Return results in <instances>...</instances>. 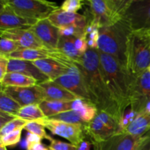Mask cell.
Returning <instances> with one entry per match:
<instances>
[{"instance_id": "bcb514c9", "label": "cell", "mask_w": 150, "mask_h": 150, "mask_svg": "<svg viewBox=\"0 0 150 150\" xmlns=\"http://www.w3.org/2000/svg\"><path fill=\"white\" fill-rule=\"evenodd\" d=\"M146 35H147V37H148V38H149V42H150V30H149V31H146Z\"/></svg>"}, {"instance_id": "ba28073f", "label": "cell", "mask_w": 150, "mask_h": 150, "mask_svg": "<svg viewBox=\"0 0 150 150\" xmlns=\"http://www.w3.org/2000/svg\"><path fill=\"white\" fill-rule=\"evenodd\" d=\"M123 20L133 32L150 30V0H132Z\"/></svg>"}, {"instance_id": "484cf974", "label": "cell", "mask_w": 150, "mask_h": 150, "mask_svg": "<svg viewBox=\"0 0 150 150\" xmlns=\"http://www.w3.org/2000/svg\"><path fill=\"white\" fill-rule=\"evenodd\" d=\"M75 40L76 38L73 37L60 36L57 49L70 57L76 63H80L83 55L81 54L76 49L75 45Z\"/></svg>"}, {"instance_id": "ffe728a7", "label": "cell", "mask_w": 150, "mask_h": 150, "mask_svg": "<svg viewBox=\"0 0 150 150\" xmlns=\"http://www.w3.org/2000/svg\"><path fill=\"white\" fill-rule=\"evenodd\" d=\"M57 51L58 49L48 50L20 48L10 54L8 58L29 62H35L37 60L45 59H51L55 60Z\"/></svg>"}, {"instance_id": "f6af8a7d", "label": "cell", "mask_w": 150, "mask_h": 150, "mask_svg": "<svg viewBox=\"0 0 150 150\" xmlns=\"http://www.w3.org/2000/svg\"><path fill=\"white\" fill-rule=\"evenodd\" d=\"M143 111H144V112L146 113V114H150V101L149 103H148L147 104H146V107H145L144 110Z\"/></svg>"}, {"instance_id": "30bf717a", "label": "cell", "mask_w": 150, "mask_h": 150, "mask_svg": "<svg viewBox=\"0 0 150 150\" xmlns=\"http://www.w3.org/2000/svg\"><path fill=\"white\" fill-rule=\"evenodd\" d=\"M54 81L76 95L79 98H81L93 104L92 96L88 89L86 81L83 79L81 70L77 64L70 68L68 73H65Z\"/></svg>"}, {"instance_id": "2e32d148", "label": "cell", "mask_w": 150, "mask_h": 150, "mask_svg": "<svg viewBox=\"0 0 150 150\" xmlns=\"http://www.w3.org/2000/svg\"><path fill=\"white\" fill-rule=\"evenodd\" d=\"M48 19L54 26L58 29L66 26H74L85 29L88 24L86 16L78 13H74L63 11L60 8L51 13Z\"/></svg>"}, {"instance_id": "4fadbf2b", "label": "cell", "mask_w": 150, "mask_h": 150, "mask_svg": "<svg viewBox=\"0 0 150 150\" xmlns=\"http://www.w3.org/2000/svg\"><path fill=\"white\" fill-rule=\"evenodd\" d=\"M0 35L1 38H8L17 42L21 48L46 49L30 28L4 29L0 30Z\"/></svg>"}, {"instance_id": "7dc6e473", "label": "cell", "mask_w": 150, "mask_h": 150, "mask_svg": "<svg viewBox=\"0 0 150 150\" xmlns=\"http://www.w3.org/2000/svg\"><path fill=\"white\" fill-rule=\"evenodd\" d=\"M0 150H7L6 146H2V145H0Z\"/></svg>"}, {"instance_id": "e575fe53", "label": "cell", "mask_w": 150, "mask_h": 150, "mask_svg": "<svg viewBox=\"0 0 150 150\" xmlns=\"http://www.w3.org/2000/svg\"><path fill=\"white\" fill-rule=\"evenodd\" d=\"M49 148L50 150H76L77 146L72 144L70 143H66V142H62L60 140L53 139L51 137L49 139Z\"/></svg>"}, {"instance_id": "d6a6232c", "label": "cell", "mask_w": 150, "mask_h": 150, "mask_svg": "<svg viewBox=\"0 0 150 150\" xmlns=\"http://www.w3.org/2000/svg\"><path fill=\"white\" fill-rule=\"evenodd\" d=\"M23 129L16 130L0 138V145L4 146H15L20 142Z\"/></svg>"}, {"instance_id": "7c38bea8", "label": "cell", "mask_w": 150, "mask_h": 150, "mask_svg": "<svg viewBox=\"0 0 150 150\" xmlns=\"http://www.w3.org/2000/svg\"><path fill=\"white\" fill-rule=\"evenodd\" d=\"M1 91L16 100L21 107L39 105L45 100L43 92L38 84L29 87L1 86Z\"/></svg>"}, {"instance_id": "603a6c76", "label": "cell", "mask_w": 150, "mask_h": 150, "mask_svg": "<svg viewBox=\"0 0 150 150\" xmlns=\"http://www.w3.org/2000/svg\"><path fill=\"white\" fill-rule=\"evenodd\" d=\"M1 86L13 87H29L38 84V81L33 78L29 77L18 73H7L0 81Z\"/></svg>"}, {"instance_id": "8fae6325", "label": "cell", "mask_w": 150, "mask_h": 150, "mask_svg": "<svg viewBox=\"0 0 150 150\" xmlns=\"http://www.w3.org/2000/svg\"><path fill=\"white\" fill-rule=\"evenodd\" d=\"M146 137L134 136L119 131L111 138L101 142H92L94 150H136Z\"/></svg>"}, {"instance_id": "cb8c5ba5", "label": "cell", "mask_w": 150, "mask_h": 150, "mask_svg": "<svg viewBox=\"0 0 150 150\" xmlns=\"http://www.w3.org/2000/svg\"><path fill=\"white\" fill-rule=\"evenodd\" d=\"M72 110L77 112L84 122L89 123L95 118L98 109L94 104L85 100L79 98L72 103Z\"/></svg>"}, {"instance_id": "ee69618b", "label": "cell", "mask_w": 150, "mask_h": 150, "mask_svg": "<svg viewBox=\"0 0 150 150\" xmlns=\"http://www.w3.org/2000/svg\"><path fill=\"white\" fill-rule=\"evenodd\" d=\"M92 145V142L84 140L77 146V149L76 150H91Z\"/></svg>"}, {"instance_id": "277c9868", "label": "cell", "mask_w": 150, "mask_h": 150, "mask_svg": "<svg viewBox=\"0 0 150 150\" xmlns=\"http://www.w3.org/2000/svg\"><path fill=\"white\" fill-rule=\"evenodd\" d=\"M132 0H88L92 18L88 23L98 28L114 25L123 20Z\"/></svg>"}, {"instance_id": "d590c367", "label": "cell", "mask_w": 150, "mask_h": 150, "mask_svg": "<svg viewBox=\"0 0 150 150\" xmlns=\"http://www.w3.org/2000/svg\"><path fill=\"white\" fill-rule=\"evenodd\" d=\"M83 5V1L81 0H66L62 4L60 9L68 13H77Z\"/></svg>"}, {"instance_id": "3957f363", "label": "cell", "mask_w": 150, "mask_h": 150, "mask_svg": "<svg viewBox=\"0 0 150 150\" xmlns=\"http://www.w3.org/2000/svg\"><path fill=\"white\" fill-rule=\"evenodd\" d=\"M131 30L124 20L100 28L98 51L114 57L127 70V51Z\"/></svg>"}, {"instance_id": "60d3db41", "label": "cell", "mask_w": 150, "mask_h": 150, "mask_svg": "<svg viewBox=\"0 0 150 150\" xmlns=\"http://www.w3.org/2000/svg\"><path fill=\"white\" fill-rule=\"evenodd\" d=\"M15 118H16L15 116L0 111V129L2 128L4 125H6L7 123L10 122Z\"/></svg>"}, {"instance_id": "74e56055", "label": "cell", "mask_w": 150, "mask_h": 150, "mask_svg": "<svg viewBox=\"0 0 150 150\" xmlns=\"http://www.w3.org/2000/svg\"><path fill=\"white\" fill-rule=\"evenodd\" d=\"M99 37V28H95L90 34H89V35H87V42L89 48H90V49H98Z\"/></svg>"}, {"instance_id": "d6986e66", "label": "cell", "mask_w": 150, "mask_h": 150, "mask_svg": "<svg viewBox=\"0 0 150 150\" xmlns=\"http://www.w3.org/2000/svg\"><path fill=\"white\" fill-rule=\"evenodd\" d=\"M7 73H21L26 76L33 78L38 81V83L50 80L33 64L32 62L24 61V60L10 59Z\"/></svg>"}, {"instance_id": "9a60e30c", "label": "cell", "mask_w": 150, "mask_h": 150, "mask_svg": "<svg viewBox=\"0 0 150 150\" xmlns=\"http://www.w3.org/2000/svg\"><path fill=\"white\" fill-rule=\"evenodd\" d=\"M39 21L23 18L16 14L4 1H1L0 30L17 28H30Z\"/></svg>"}, {"instance_id": "44dd1931", "label": "cell", "mask_w": 150, "mask_h": 150, "mask_svg": "<svg viewBox=\"0 0 150 150\" xmlns=\"http://www.w3.org/2000/svg\"><path fill=\"white\" fill-rule=\"evenodd\" d=\"M32 62L51 81H55L59 79L65 73H68L70 69L62 63L51 59L37 60Z\"/></svg>"}, {"instance_id": "f546056e", "label": "cell", "mask_w": 150, "mask_h": 150, "mask_svg": "<svg viewBox=\"0 0 150 150\" xmlns=\"http://www.w3.org/2000/svg\"><path fill=\"white\" fill-rule=\"evenodd\" d=\"M28 122H29L28 121L22 120L18 117H16L12 121L7 123L6 125H4L2 128L0 129V136H5V135L16 131V130L24 129L25 126L27 125Z\"/></svg>"}, {"instance_id": "5bb4252c", "label": "cell", "mask_w": 150, "mask_h": 150, "mask_svg": "<svg viewBox=\"0 0 150 150\" xmlns=\"http://www.w3.org/2000/svg\"><path fill=\"white\" fill-rule=\"evenodd\" d=\"M30 29L46 49H57L60 38L59 29L54 26L48 18L39 21Z\"/></svg>"}, {"instance_id": "f35d334b", "label": "cell", "mask_w": 150, "mask_h": 150, "mask_svg": "<svg viewBox=\"0 0 150 150\" xmlns=\"http://www.w3.org/2000/svg\"><path fill=\"white\" fill-rule=\"evenodd\" d=\"M9 59H10L7 57L0 55V81L3 79L4 76L7 73Z\"/></svg>"}, {"instance_id": "d4e9b609", "label": "cell", "mask_w": 150, "mask_h": 150, "mask_svg": "<svg viewBox=\"0 0 150 150\" xmlns=\"http://www.w3.org/2000/svg\"><path fill=\"white\" fill-rule=\"evenodd\" d=\"M73 102H61V101L43 100L39 104L40 108L46 118L72 110Z\"/></svg>"}, {"instance_id": "52a82bcc", "label": "cell", "mask_w": 150, "mask_h": 150, "mask_svg": "<svg viewBox=\"0 0 150 150\" xmlns=\"http://www.w3.org/2000/svg\"><path fill=\"white\" fill-rule=\"evenodd\" d=\"M130 108L139 114L150 101V71L149 69L132 77L130 89Z\"/></svg>"}, {"instance_id": "6da1fadb", "label": "cell", "mask_w": 150, "mask_h": 150, "mask_svg": "<svg viewBox=\"0 0 150 150\" xmlns=\"http://www.w3.org/2000/svg\"><path fill=\"white\" fill-rule=\"evenodd\" d=\"M76 64L81 70L94 105L98 111L108 113L120 122L123 114L108 88L98 50L89 48L82 57L81 62Z\"/></svg>"}, {"instance_id": "836d02e7", "label": "cell", "mask_w": 150, "mask_h": 150, "mask_svg": "<svg viewBox=\"0 0 150 150\" xmlns=\"http://www.w3.org/2000/svg\"><path fill=\"white\" fill-rule=\"evenodd\" d=\"M59 35L62 37H73L80 38L85 34V29L74 26H66L59 29Z\"/></svg>"}, {"instance_id": "4dcf8cb0", "label": "cell", "mask_w": 150, "mask_h": 150, "mask_svg": "<svg viewBox=\"0 0 150 150\" xmlns=\"http://www.w3.org/2000/svg\"><path fill=\"white\" fill-rule=\"evenodd\" d=\"M24 130H26L28 133H33V134L40 136L42 139H45L48 141L51 138V136L47 134L45 126L41 124L39 121L29 122L27 125L25 126Z\"/></svg>"}, {"instance_id": "8992f818", "label": "cell", "mask_w": 150, "mask_h": 150, "mask_svg": "<svg viewBox=\"0 0 150 150\" xmlns=\"http://www.w3.org/2000/svg\"><path fill=\"white\" fill-rule=\"evenodd\" d=\"M18 16L40 21L60 8L56 3L44 0H2Z\"/></svg>"}, {"instance_id": "4316f807", "label": "cell", "mask_w": 150, "mask_h": 150, "mask_svg": "<svg viewBox=\"0 0 150 150\" xmlns=\"http://www.w3.org/2000/svg\"><path fill=\"white\" fill-rule=\"evenodd\" d=\"M16 117H18L28 122L39 121L46 118L39 105L36 104L21 107L16 114Z\"/></svg>"}, {"instance_id": "8d00e7d4", "label": "cell", "mask_w": 150, "mask_h": 150, "mask_svg": "<svg viewBox=\"0 0 150 150\" xmlns=\"http://www.w3.org/2000/svg\"><path fill=\"white\" fill-rule=\"evenodd\" d=\"M75 45L76 49L82 55L85 54L89 50L87 42V35L86 33L80 38H77L75 40Z\"/></svg>"}, {"instance_id": "c3c4849f", "label": "cell", "mask_w": 150, "mask_h": 150, "mask_svg": "<svg viewBox=\"0 0 150 150\" xmlns=\"http://www.w3.org/2000/svg\"><path fill=\"white\" fill-rule=\"evenodd\" d=\"M149 71H150V67H149Z\"/></svg>"}, {"instance_id": "e0dca14e", "label": "cell", "mask_w": 150, "mask_h": 150, "mask_svg": "<svg viewBox=\"0 0 150 150\" xmlns=\"http://www.w3.org/2000/svg\"><path fill=\"white\" fill-rule=\"evenodd\" d=\"M119 131V129L102 121L98 116L86 125V133L90 138L91 142H104Z\"/></svg>"}, {"instance_id": "9c48e42d", "label": "cell", "mask_w": 150, "mask_h": 150, "mask_svg": "<svg viewBox=\"0 0 150 150\" xmlns=\"http://www.w3.org/2000/svg\"><path fill=\"white\" fill-rule=\"evenodd\" d=\"M51 133L67 139L70 144L78 146L86 138V125L70 124L48 119L39 120Z\"/></svg>"}, {"instance_id": "7a4b0ae2", "label": "cell", "mask_w": 150, "mask_h": 150, "mask_svg": "<svg viewBox=\"0 0 150 150\" xmlns=\"http://www.w3.org/2000/svg\"><path fill=\"white\" fill-rule=\"evenodd\" d=\"M98 52L108 88L120 111L124 114L130 106L129 96L132 77L114 57L98 50Z\"/></svg>"}, {"instance_id": "b9f144b4", "label": "cell", "mask_w": 150, "mask_h": 150, "mask_svg": "<svg viewBox=\"0 0 150 150\" xmlns=\"http://www.w3.org/2000/svg\"><path fill=\"white\" fill-rule=\"evenodd\" d=\"M136 150H150V132L146 134L145 140Z\"/></svg>"}, {"instance_id": "7402d4cb", "label": "cell", "mask_w": 150, "mask_h": 150, "mask_svg": "<svg viewBox=\"0 0 150 150\" xmlns=\"http://www.w3.org/2000/svg\"><path fill=\"white\" fill-rule=\"evenodd\" d=\"M134 136H144L150 132V114L144 111L137 114L131 123L123 131Z\"/></svg>"}, {"instance_id": "681fc988", "label": "cell", "mask_w": 150, "mask_h": 150, "mask_svg": "<svg viewBox=\"0 0 150 150\" xmlns=\"http://www.w3.org/2000/svg\"><path fill=\"white\" fill-rule=\"evenodd\" d=\"M49 150H50V149H49Z\"/></svg>"}, {"instance_id": "ac0fdd59", "label": "cell", "mask_w": 150, "mask_h": 150, "mask_svg": "<svg viewBox=\"0 0 150 150\" xmlns=\"http://www.w3.org/2000/svg\"><path fill=\"white\" fill-rule=\"evenodd\" d=\"M43 92L45 100L50 101H61V102H73L79 99L76 96L70 91L64 89L54 81H47L42 83H38Z\"/></svg>"}, {"instance_id": "7bdbcfd3", "label": "cell", "mask_w": 150, "mask_h": 150, "mask_svg": "<svg viewBox=\"0 0 150 150\" xmlns=\"http://www.w3.org/2000/svg\"><path fill=\"white\" fill-rule=\"evenodd\" d=\"M26 150H49V148L45 146L42 143H37L27 146Z\"/></svg>"}, {"instance_id": "83f0119b", "label": "cell", "mask_w": 150, "mask_h": 150, "mask_svg": "<svg viewBox=\"0 0 150 150\" xmlns=\"http://www.w3.org/2000/svg\"><path fill=\"white\" fill-rule=\"evenodd\" d=\"M21 106L16 100L6 95L4 92H0V111L16 117Z\"/></svg>"}, {"instance_id": "f1b7e54d", "label": "cell", "mask_w": 150, "mask_h": 150, "mask_svg": "<svg viewBox=\"0 0 150 150\" xmlns=\"http://www.w3.org/2000/svg\"><path fill=\"white\" fill-rule=\"evenodd\" d=\"M50 120H54V121L70 123V124H76V125H86L87 123L84 122L80 116L73 110H69V111H64V112L60 113V114L54 115L53 117L46 118Z\"/></svg>"}, {"instance_id": "5b68a950", "label": "cell", "mask_w": 150, "mask_h": 150, "mask_svg": "<svg viewBox=\"0 0 150 150\" xmlns=\"http://www.w3.org/2000/svg\"><path fill=\"white\" fill-rule=\"evenodd\" d=\"M150 67V42L145 32H132L127 51V71L131 77Z\"/></svg>"}, {"instance_id": "1f68e13d", "label": "cell", "mask_w": 150, "mask_h": 150, "mask_svg": "<svg viewBox=\"0 0 150 150\" xmlns=\"http://www.w3.org/2000/svg\"><path fill=\"white\" fill-rule=\"evenodd\" d=\"M20 45L16 41L13 40L8 39L5 38H1L0 40V55L5 56L8 57L9 56L18 48H20Z\"/></svg>"}, {"instance_id": "ab89813d", "label": "cell", "mask_w": 150, "mask_h": 150, "mask_svg": "<svg viewBox=\"0 0 150 150\" xmlns=\"http://www.w3.org/2000/svg\"><path fill=\"white\" fill-rule=\"evenodd\" d=\"M42 139L37 135L31 133H27L26 136V147L37 143H41Z\"/></svg>"}]
</instances>
